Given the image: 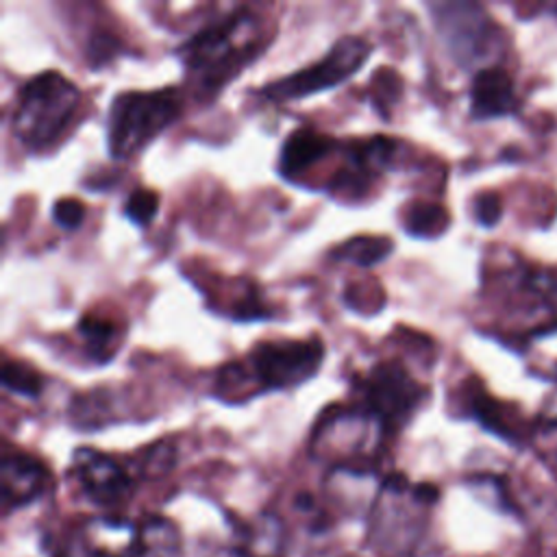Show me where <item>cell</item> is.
I'll list each match as a JSON object with an SVG mask.
<instances>
[{
	"instance_id": "e0dca14e",
	"label": "cell",
	"mask_w": 557,
	"mask_h": 557,
	"mask_svg": "<svg viewBox=\"0 0 557 557\" xmlns=\"http://www.w3.org/2000/svg\"><path fill=\"white\" fill-rule=\"evenodd\" d=\"M76 333L83 339L85 352L96 363H107L115 352V339L120 337V329L111 318L85 313L78 324Z\"/></svg>"
},
{
	"instance_id": "603a6c76",
	"label": "cell",
	"mask_w": 557,
	"mask_h": 557,
	"mask_svg": "<svg viewBox=\"0 0 557 557\" xmlns=\"http://www.w3.org/2000/svg\"><path fill=\"white\" fill-rule=\"evenodd\" d=\"M400 94V78L392 67H379L372 76V102L387 115V107Z\"/></svg>"
},
{
	"instance_id": "2e32d148",
	"label": "cell",
	"mask_w": 557,
	"mask_h": 557,
	"mask_svg": "<svg viewBox=\"0 0 557 557\" xmlns=\"http://www.w3.org/2000/svg\"><path fill=\"white\" fill-rule=\"evenodd\" d=\"M135 557H183V535L176 522L148 513L135 524Z\"/></svg>"
},
{
	"instance_id": "6da1fadb",
	"label": "cell",
	"mask_w": 557,
	"mask_h": 557,
	"mask_svg": "<svg viewBox=\"0 0 557 557\" xmlns=\"http://www.w3.org/2000/svg\"><path fill=\"white\" fill-rule=\"evenodd\" d=\"M263 50V26L250 9L237 7L218 22L194 33L178 57L205 96H215Z\"/></svg>"
},
{
	"instance_id": "ba28073f",
	"label": "cell",
	"mask_w": 557,
	"mask_h": 557,
	"mask_svg": "<svg viewBox=\"0 0 557 557\" xmlns=\"http://www.w3.org/2000/svg\"><path fill=\"white\" fill-rule=\"evenodd\" d=\"M70 474L83 496L98 507H115L133 494V476L122 463L96 448H76Z\"/></svg>"
},
{
	"instance_id": "7402d4cb",
	"label": "cell",
	"mask_w": 557,
	"mask_h": 557,
	"mask_svg": "<svg viewBox=\"0 0 557 557\" xmlns=\"http://www.w3.org/2000/svg\"><path fill=\"white\" fill-rule=\"evenodd\" d=\"M157 209H159V194L152 191V189H148V187H137V189H133V191L126 196L124 207H122L124 215H126L133 224L141 226V228H146V226L154 220Z\"/></svg>"
},
{
	"instance_id": "4fadbf2b",
	"label": "cell",
	"mask_w": 557,
	"mask_h": 557,
	"mask_svg": "<svg viewBox=\"0 0 557 557\" xmlns=\"http://www.w3.org/2000/svg\"><path fill=\"white\" fill-rule=\"evenodd\" d=\"M85 557H135V524L120 516H94L83 524Z\"/></svg>"
},
{
	"instance_id": "7c38bea8",
	"label": "cell",
	"mask_w": 557,
	"mask_h": 557,
	"mask_svg": "<svg viewBox=\"0 0 557 557\" xmlns=\"http://www.w3.org/2000/svg\"><path fill=\"white\" fill-rule=\"evenodd\" d=\"M516 91L511 76L498 67H481L472 76L470 85V113L474 120H492L513 113Z\"/></svg>"
},
{
	"instance_id": "277c9868",
	"label": "cell",
	"mask_w": 557,
	"mask_h": 557,
	"mask_svg": "<svg viewBox=\"0 0 557 557\" xmlns=\"http://www.w3.org/2000/svg\"><path fill=\"white\" fill-rule=\"evenodd\" d=\"M181 113V96L174 87L128 89L113 96L107 111V150L111 159H131Z\"/></svg>"
},
{
	"instance_id": "44dd1931",
	"label": "cell",
	"mask_w": 557,
	"mask_h": 557,
	"mask_svg": "<svg viewBox=\"0 0 557 557\" xmlns=\"http://www.w3.org/2000/svg\"><path fill=\"white\" fill-rule=\"evenodd\" d=\"M0 379L4 389L24 398H37L44 389L41 374L24 361H4Z\"/></svg>"
},
{
	"instance_id": "52a82bcc",
	"label": "cell",
	"mask_w": 557,
	"mask_h": 557,
	"mask_svg": "<svg viewBox=\"0 0 557 557\" xmlns=\"http://www.w3.org/2000/svg\"><path fill=\"white\" fill-rule=\"evenodd\" d=\"M424 389L396 361L376 363L363 379L366 411L383 426H398L420 405Z\"/></svg>"
},
{
	"instance_id": "30bf717a",
	"label": "cell",
	"mask_w": 557,
	"mask_h": 557,
	"mask_svg": "<svg viewBox=\"0 0 557 557\" xmlns=\"http://www.w3.org/2000/svg\"><path fill=\"white\" fill-rule=\"evenodd\" d=\"M431 11L450 54L459 63L474 61L485 46L487 33V17L481 7L468 2H440L431 4Z\"/></svg>"
},
{
	"instance_id": "f1b7e54d",
	"label": "cell",
	"mask_w": 557,
	"mask_h": 557,
	"mask_svg": "<svg viewBox=\"0 0 557 557\" xmlns=\"http://www.w3.org/2000/svg\"><path fill=\"white\" fill-rule=\"evenodd\" d=\"M54 557H63V555H54Z\"/></svg>"
},
{
	"instance_id": "cb8c5ba5",
	"label": "cell",
	"mask_w": 557,
	"mask_h": 557,
	"mask_svg": "<svg viewBox=\"0 0 557 557\" xmlns=\"http://www.w3.org/2000/svg\"><path fill=\"white\" fill-rule=\"evenodd\" d=\"M174 461H176V450L168 440H163V442L152 444L141 455V472L146 476H161L174 466Z\"/></svg>"
},
{
	"instance_id": "8992f818",
	"label": "cell",
	"mask_w": 557,
	"mask_h": 557,
	"mask_svg": "<svg viewBox=\"0 0 557 557\" xmlns=\"http://www.w3.org/2000/svg\"><path fill=\"white\" fill-rule=\"evenodd\" d=\"M324 359V344L318 335L309 339H274L257 344L248 355V374L259 392L287 389L309 381Z\"/></svg>"
},
{
	"instance_id": "83f0119b",
	"label": "cell",
	"mask_w": 557,
	"mask_h": 557,
	"mask_svg": "<svg viewBox=\"0 0 557 557\" xmlns=\"http://www.w3.org/2000/svg\"><path fill=\"white\" fill-rule=\"evenodd\" d=\"M537 422L548 429H557V387L546 396L537 411Z\"/></svg>"
},
{
	"instance_id": "3957f363",
	"label": "cell",
	"mask_w": 557,
	"mask_h": 557,
	"mask_svg": "<svg viewBox=\"0 0 557 557\" xmlns=\"http://www.w3.org/2000/svg\"><path fill=\"white\" fill-rule=\"evenodd\" d=\"M435 500L433 485H409L403 474H387L370 507V546L381 557L407 555L420 540L424 509Z\"/></svg>"
},
{
	"instance_id": "9a60e30c",
	"label": "cell",
	"mask_w": 557,
	"mask_h": 557,
	"mask_svg": "<svg viewBox=\"0 0 557 557\" xmlns=\"http://www.w3.org/2000/svg\"><path fill=\"white\" fill-rule=\"evenodd\" d=\"M287 529L274 513H259L248 520L235 542V557H285Z\"/></svg>"
},
{
	"instance_id": "ac0fdd59",
	"label": "cell",
	"mask_w": 557,
	"mask_h": 557,
	"mask_svg": "<svg viewBox=\"0 0 557 557\" xmlns=\"http://www.w3.org/2000/svg\"><path fill=\"white\" fill-rule=\"evenodd\" d=\"M527 359L535 374L557 385V324L529 333Z\"/></svg>"
},
{
	"instance_id": "7a4b0ae2",
	"label": "cell",
	"mask_w": 557,
	"mask_h": 557,
	"mask_svg": "<svg viewBox=\"0 0 557 557\" xmlns=\"http://www.w3.org/2000/svg\"><path fill=\"white\" fill-rule=\"evenodd\" d=\"M81 102L78 87L57 70H46L22 85L11 117L13 137L30 152L50 148L70 126Z\"/></svg>"
},
{
	"instance_id": "8fae6325",
	"label": "cell",
	"mask_w": 557,
	"mask_h": 557,
	"mask_svg": "<svg viewBox=\"0 0 557 557\" xmlns=\"http://www.w3.org/2000/svg\"><path fill=\"white\" fill-rule=\"evenodd\" d=\"M48 487L50 472L37 457L26 453H4L0 463V496L4 513L30 505Z\"/></svg>"
},
{
	"instance_id": "4316f807",
	"label": "cell",
	"mask_w": 557,
	"mask_h": 557,
	"mask_svg": "<svg viewBox=\"0 0 557 557\" xmlns=\"http://www.w3.org/2000/svg\"><path fill=\"white\" fill-rule=\"evenodd\" d=\"M115 50H117V41L111 37V35H102V33H98L96 37H91V41H89V63L91 65H100V63H104V61H109L113 54H115Z\"/></svg>"
},
{
	"instance_id": "ffe728a7",
	"label": "cell",
	"mask_w": 557,
	"mask_h": 557,
	"mask_svg": "<svg viewBox=\"0 0 557 557\" xmlns=\"http://www.w3.org/2000/svg\"><path fill=\"white\" fill-rule=\"evenodd\" d=\"M405 231L413 237H437L448 226V213L433 202H416L405 209Z\"/></svg>"
},
{
	"instance_id": "d4e9b609",
	"label": "cell",
	"mask_w": 557,
	"mask_h": 557,
	"mask_svg": "<svg viewBox=\"0 0 557 557\" xmlns=\"http://www.w3.org/2000/svg\"><path fill=\"white\" fill-rule=\"evenodd\" d=\"M54 224L59 228H65V231H74L83 224L85 220V205L78 200V198H72V196H65V198H59L54 200L52 205V211H50Z\"/></svg>"
},
{
	"instance_id": "484cf974",
	"label": "cell",
	"mask_w": 557,
	"mask_h": 557,
	"mask_svg": "<svg viewBox=\"0 0 557 557\" xmlns=\"http://www.w3.org/2000/svg\"><path fill=\"white\" fill-rule=\"evenodd\" d=\"M500 198L492 191H485V194H479L474 198V218L479 224L483 226H494L498 220H500Z\"/></svg>"
},
{
	"instance_id": "d6986e66",
	"label": "cell",
	"mask_w": 557,
	"mask_h": 557,
	"mask_svg": "<svg viewBox=\"0 0 557 557\" xmlns=\"http://www.w3.org/2000/svg\"><path fill=\"white\" fill-rule=\"evenodd\" d=\"M392 250H394V246H392V239H387V237L359 235V237L344 242L339 248H335L331 252V257L368 268V265L381 263Z\"/></svg>"
},
{
	"instance_id": "5bb4252c",
	"label": "cell",
	"mask_w": 557,
	"mask_h": 557,
	"mask_svg": "<svg viewBox=\"0 0 557 557\" xmlns=\"http://www.w3.org/2000/svg\"><path fill=\"white\" fill-rule=\"evenodd\" d=\"M337 141L315 128L302 126L287 135L278 152V174L287 181H296L307 174L315 163L331 154Z\"/></svg>"
},
{
	"instance_id": "5b68a950",
	"label": "cell",
	"mask_w": 557,
	"mask_h": 557,
	"mask_svg": "<svg viewBox=\"0 0 557 557\" xmlns=\"http://www.w3.org/2000/svg\"><path fill=\"white\" fill-rule=\"evenodd\" d=\"M370 50L372 46L368 39L359 35H342L322 59L263 85L259 96L274 102H285L337 87L363 65V61L370 57Z\"/></svg>"
},
{
	"instance_id": "9c48e42d",
	"label": "cell",
	"mask_w": 557,
	"mask_h": 557,
	"mask_svg": "<svg viewBox=\"0 0 557 557\" xmlns=\"http://www.w3.org/2000/svg\"><path fill=\"white\" fill-rule=\"evenodd\" d=\"M344 163L331 176L329 194H344L346 198L363 194L372 181L392 165L398 150V141L385 135H372L368 139L350 141L344 146Z\"/></svg>"
}]
</instances>
